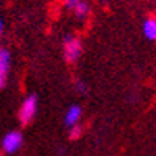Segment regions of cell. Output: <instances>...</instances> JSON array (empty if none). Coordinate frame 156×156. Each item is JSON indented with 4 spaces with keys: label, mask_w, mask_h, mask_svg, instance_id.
I'll use <instances>...</instances> for the list:
<instances>
[{
    "label": "cell",
    "mask_w": 156,
    "mask_h": 156,
    "mask_svg": "<svg viewBox=\"0 0 156 156\" xmlns=\"http://www.w3.org/2000/svg\"><path fill=\"white\" fill-rule=\"evenodd\" d=\"M81 54V41L76 35L69 34L64 37V56L69 62H75Z\"/></svg>",
    "instance_id": "obj_1"
},
{
    "label": "cell",
    "mask_w": 156,
    "mask_h": 156,
    "mask_svg": "<svg viewBox=\"0 0 156 156\" xmlns=\"http://www.w3.org/2000/svg\"><path fill=\"white\" fill-rule=\"evenodd\" d=\"M35 113H37V96L30 94L24 99L23 105H21V110H19V121L23 124L30 123Z\"/></svg>",
    "instance_id": "obj_2"
},
{
    "label": "cell",
    "mask_w": 156,
    "mask_h": 156,
    "mask_svg": "<svg viewBox=\"0 0 156 156\" xmlns=\"http://www.w3.org/2000/svg\"><path fill=\"white\" fill-rule=\"evenodd\" d=\"M21 145H23V134L18 132V131H11L8 132L6 136L3 137V142H2V148H3V151L6 153H16Z\"/></svg>",
    "instance_id": "obj_3"
},
{
    "label": "cell",
    "mask_w": 156,
    "mask_h": 156,
    "mask_svg": "<svg viewBox=\"0 0 156 156\" xmlns=\"http://www.w3.org/2000/svg\"><path fill=\"white\" fill-rule=\"evenodd\" d=\"M10 64H11V56L6 48L0 49V89L5 88L8 81V73H10Z\"/></svg>",
    "instance_id": "obj_4"
},
{
    "label": "cell",
    "mask_w": 156,
    "mask_h": 156,
    "mask_svg": "<svg viewBox=\"0 0 156 156\" xmlns=\"http://www.w3.org/2000/svg\"><path fill=\"white\" fill-rule=\"evenodd\" d=\"M80 118H81V107H78V105H72V107L67 110L66 116H64V124H66L67 127H72V126L78 124Z\"/></svg>",
    "instance_id": "obj_5"
},
{
    "label": "cell",
    "mask_w": 156,
    "mask_h": 156,
    "mask_svg": "<svg viewBox=\"0 0 156 156\" xmlns=\"http://www.w3.org/2000/svg\"><path fill=\"white\" fill-rule=\"evenodd\" d=\"M144 35L150 41L156 40V21H154V18H150L144 23Z\"/></svg>",
    "instance_id": "obj_6"
},
{
    "label": "cell",
    "mask_w": 156,
    "mask_h": 156,
    "mask_svg": "<svg viewBox=\"0 0 156 156\" xmlns=\"http://www.w3.org/2000/svg\"><path fill=\"white\" fill-rule=\"evenodd\" d=\"M73 11H75V15H76V18H78V19H84V18H88V16H89V13H91V6H89L86 2L80 0V2H78V3L75 5Z\"/></svg>",
    "instance_id": "obj_7"
},
{
    "label": "cell",
    "mask_w": 156,
    "mask_h": 156,
    "mask_svg": "<svg viewBox=\"0 0 156 156\" xmlns=\"http://www.w3.org/2000/svg\"><path fill=\"white\" fill-rule=\"evenodd\" d=\"M81 136V126L80 124H75L70 127V139H78Z\"/></svg>",
    "instance_id": "obj_8"
},
{
    "label": "cell",
    "mask_w": 156,
    "mask_h": 156,
    "mask_svg": "<svg viewBox=\"0 0 156 156\" xmlns=\"http://www.w3.org/2000/svg\"><path fill=\"white\" fill-rule=\"evenodd\" d=\"M76 89L80 91L81 94H84V93H86V91H88L86 84H84V83H81V81H76Z\"/></svg>",
    "instance_id": "obj_9"
},
{
    "label": "cell",
    "mask_w": 156,
    "mask_h": 156,
    "mask_svg": "<svg viewBox=\"0 0 156 156\" xmlns=\"http://www.w3.org/2000/svg\"><path fill=\"white\" fill-rule=\"evenodd\" d=\"M78 2H80V0H66V6H67V8H70V10H73L75 5Z\"/></svg>",
    "instance_id": "obj_10"
},
{
    "label": "cell",
    "mask_w": 156,
    "mask_h": 156,
    "mask_svg": "<svg viewBox=\"0 0 156 156\" xmlns=\"http://www.w3.org/2000/svg\"><path fill=\"white\" fill-rule=\"evenodd\" d=\"M3 32V21H2V18H0V34Z\"/></svg>",
    "instance_id": "obj_11"
},
{
    "label": "cell",
    "mask_w": 156,
    "mask_h": 156,
    "mask_svg": "<svg viewBox=\"0 0 156 156\" xmlns=\"http://www.w3.org/2000/svg\"><path fill=\"white\" fill-rule=\"evenodd\" d=\"M0 156H2V153H0Z\"/></svg>",
    "instance_id": "obj_12"
}]
</instances>
